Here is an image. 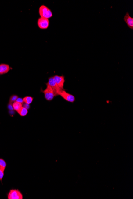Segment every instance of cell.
<instances>
[{"label":"cell","mask_w":133,"mask_h":199,"mask_svg":"<svg viewBox=\"0 0 133 199\" xmlns=\"http://www.w3.org/2000/svg\"><path fill=\"white\" fill-rule=\"evenodd\" d=\"M39 14L41 17L49 19L53 16V13L51 10L45 5H41L39 8Z\"/></svg>","instance_id":"cell-1"},{"label":"cell","mask_w":133,"mask_h":199,"mask_svg":"<svg viewBox=\"0 0 133 199\" xmlns=\"http://www.w3.org/2000/svg\"><path fill=\"white\" fill-rule=\"evenodd\" d=\"M46 89L44 90L41 89V92L44 93V97L47 101H51L55 97V95L53 89L48 85L47 83H46Z\"/></svg>","instance_id":"cell-2"},{"label":"cell","mask_w":133,"mask_h":199,"mask_svg":"<svg viewBox=\"0 0 133 199\" xmlns=\"http://www.w3.org/2000/svg\"><path fill=\"white\" fill-rule=\"evenodd\" d=\"M47 83L48 85L50 86L53 89V92H54L55 95V97L59 96L60 92L62 89L59 88L57 85L55 81L53 76L50 77L48 79V82Z\"/></svg>","instance_id":"cell-3"},{"label":"cell","mask_w":133,"mask_h":199,"mask_svg":"<svg viewBox=\"0 0 133 199\" xmlns=\"http://www.w3.org/2000/svg\"><path fill=\"white\" fill-rule=\"evenodd\" d=\"M23 194L18 189L10 190L8 194V199H23Z\"/></svg>","instance_id":"cell-4"},{"label":"cell","mask_w":133,"mask_h":199,"mask_svg":"<svg viewBox=\"0 0 133 199\" xmlns=\"http://www.w3.org/2000/svg\"><path fill=\"white\" fill-rule=\"evenodd\" d=\"M59 96H60L64 100L68 101V102L73 103L75 102V96L74 95L68 93V92H66V91H65V89L61 91L60 92Z\"/></svg>","instance_id":"cell-5"},{"label":"cell","mask_w":133,"mask_h":199,"mask_svg":"<svg viewBox=\"0 0 133 199\" xmlns=\"http://www.w3.org/2000/svg\"><path fill=\"white\" fill-rule=\"evenodd\" d=\"M37 24L39 28L41 29H47L49 25V19L40 17L38 20Z\"/></svg>","instance_id":"cell-6"},{"label":"cell","mask_w":133,"mask_h":199,"mask_svg":"<svg viewBox=\"0 0 133 199\" xmlns=\"http://www.w3.org/2000/svg\"><path fill=\"white\" fill-rule=\"evenodd\" d=\"M53 77L58 87L62 90H64V86L65 82V77L63 76H57V75H55Z\"/></svg>","instance_id":"cell-7"},{"label":"cell","mask_w":133,"mask_h":199,"mask_svg":"<svg viewBox=\"0 0 133 199\" xmlns=\"http://www.w3.org/2000/svg\"><path fill=\"white\" fill-rule=\"evenodd\" d=\"M124 20L128 26L131 30L133 29V18L130 16L128 12H126L124 18Z\"/></svg>","instance_id":"cell-8"},{"label":"cell","mask_w":133,"mask_h":199,"mask_svg":"<svg viewBox=\"0 0 133 199\" xmlns=\"http://www.w3.org/2000/svg\"><path fill=\"white\" fill-rule=\"evenodd\" d=\"M10 70V66L6 64H0V75L6 74Z\"/></svg>","instance_id":"cell-9"},{"label":"cell","mask_w":133,"mask_h":199,"mask_svg":"<svg viewBox=\"0 0 133 199\" xmlns=\"http://www.w3.org/2000/svg\"><path fill=\"white\" fill-rule=\"evenodd\" d=\"M23 105L21 103L18 102L17 101H15L13 103L12 106L13 110L18 112L22 107Z\"/></svg>","instance_id":"cell-10"},{"label":"cell","mask_w":133,"mask_h":199,"mask_svg":"<svg viewBox=\"0 0 133 199\" xmlns=\"http://www.w3.org/2000/svg\"><path fill=\"white\" fill-rule=\"evenodd\" d=\"M21 116L24 117L27 115L28 113V110L26 108L24 107H22L20 110L17 112Z\"/></svg>","instance_id":"cell-11"},{"label":"cell","mask_w":133,"mask_h":199,"mask_svg":"<svg viewBox=\"0 0 133 199\" xmlns=\"http://www.w3.org/2000/svg\"><path fill=\"white\" fill-rule=\"evenodd\" d=\"M23 100L24 103L30 105L33 101V97H31V96H26L23 99Z\"/></svg>","instance_id":"cell-12"},{"label":"cell","mask_w":133,"mask_h":199,"mask_svg":"<svg viewBox=\"0 0 133 199\" xmlns=\"http://www.w3.org/2000/svg\"><path fill=\"white\" fill-rule=\"evenodd\" d=\"M6 166L7 164L6 161L0 158V168L5 171L6 168Z\"/></svg>","instance_id":"cell-13"},{"label":"cell","mask_w":133,"mask_h":199,"mask_svg":"<svg viewBox=\"0 0 133 199\" xmlns=\"http://www.w3.org/2000/svg\"><path fill=\"white\" fill-rule=\"evenodd\" d=\"M18 98H19V97L17 95H13L10 97L9 103L13 104L14 102L16 101Z\"/></svg>","instance_id":"cell-14"},{"label":"cell","mask_w":133,"mask_h":199,"mask_svg":"<svg viewBox=\"0 0 133 199\" xmlns=\"http://www.w3.org/2000/svg\"><path fill=\"white\" fill-rule=\"evenodd\" d=\"M4 176V171L0 168V180L1 182L2 181Z\"/></svg>","instance_id":"cell-15"},{"label":"cell","mask_w":133,"mask_h":199,"mask_svg":"<svg viewBox=\"0 0 133 199\" xmlns=\"http://www.w3.org/2000/svg\"><path fill=\"white\" fill-rule=\"evenodd\" d=\"M16 101H17V102H18L20 103H21L22 104H24V101H23V99H22L21 98H18L17 99V100Z\"/></svg>","instance_id":"cell-16"},{"label":"cell","mask_w":133,"mask_h":199,"mask_svg":"<svg viewBox=\"0 0 133 199\" xmlns=\"http://www.w3.org/2000/svg\"><path fill=\"white\" fill-rule=\"evenodd\" d=\"M23 107H24L25 108H26V109H30V105L29 104H27L25 103V104L24 105V106Z\"/></svg>","instance_id":"cell-17"}]
</instances>
